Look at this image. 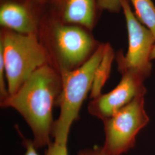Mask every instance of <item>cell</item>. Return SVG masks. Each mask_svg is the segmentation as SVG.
<instances>
[{
    "mask_svg": "<svg viewBox=\"0 0 155 155\" xmlns=\"http://www.w3.org/2000/svg\"><path fill=\"white\" fill-rule=\"evenodd\" d=\"M98 7L110 12H118L122 9L121 0H97Z\"/></svg>",
    "mask_w": 155,
    "mask_h": 155,
    "instance_id": "obj_13",
    "label": "cell"
},
{
    "mask_svg": "<svg viewBox=\"0 0 155 155\" xmlns=\"http://www.w3.org/2000/svg\"><path fill=\"white\" fill-rule=\"evenodd\" d=\"M62 89L61 75L50 64L39 68L14 94L0 102L2 108L20 113L33 134L36 149L51 143L53 109Z\"/></svg>",
    "mask_w": 155,
    "mask_h": 155,
    "instance_id": "obj_1",
    "label": "cell"
},
{
    "mask_svg": "<svg viewBox=\"0 0 155 155\" xmlns=\"http://www.w3.org/2000/svg\"><path fill=\"white\" fill-rule=\"evenodd\" d=\"M40 41L49 56L50 65L61 75L74 71L87 61L100 43L81 26L55 20Z\"/></svg>",
    "mask_w": 155,
    "mask_h": 155,
    "instance_id": "obj_3",
    "label": "cell"
},
{
    "mask_svg": "<svg viewBox=\"0 0 155 155\" xmlns=\"http://www.w3.org/2000/svg\"><path fill=\"white\" fill-rule=\"evenodd\" d=\"M78 155H110L107 153L102 147H95L92 149L81 150Z\"/></svg>",
    "mask_w": 155,
    "mask_h": 155,
    "instance_id": "obj_15",
    "label": "cell"
},
{
    "mask_svg": "<svg viewBox=\"0 0 155 155\" xmlns=\"http://www.w3.org/2000/svg\"><path fill=\"white\" fill-rule=\"evenodd\" d=\"M0 54L5 63L9 95L16 93L39 68L50 64L47 52L37 34H21L4 28Z\"/></svg>",
    "mask_w": 155,
    "mask_h": 155,
    "instance_id": "obj_4",
    "label": "cell"
},
{
    "mask_svg": "<svg viewBox=\"0 0 155 155\" xmlns=\"http://www.w3.org/2000/svg\"><path fill=\"white\" fill-rule=\"evenodd\" d=\"M150 59H151V61L153 60V59H155V45H154V47H153V50H152V52H151Z\"/></svg>",
    "mask_w": 155,
    "mask_h": 155,
    "instance_id": "obj_16",
    "label": "cell"
},
{
    "mask_svg": "<svg viewBox=\"0 0 155 155\" xmlns=\"http://www.w3.org/2000/svg\"><path fill=\"white\" fill-rule=\"evenodd\" d=\"M120 82L111 91L102 94L90 102L89 113L102 121L110 117L140 94H146L145 79L129 71L120 72Z\"/></svg>",
    "mask_w": 155,
    "mask_h": 155,
    "instance_id": "obj_7",
    "label": "cell"
},
{
    "mask_svg": "<svg viewBox=\"0 0 155 155\" xmlns=\"http://www.w3.org/2000/svg\"><path fill=\"white\" fill-rule=\"evenodd\" d=\"M121 6L127 22L129 45L125 55L122 51L117 54L118 69L120 72H133L146 79L152 72L150 55L155 37L135 17L128 0H121Z\"/></svg>",
    "mask_w": 155,
    "mask_h": 155,
    "instance_id": "obj_6",
    "label": "cell"
},
{
    "mask_svg": "<svg viewBox=\"0 0 155 155\" xmlns=\"http://www.w3.org/2000/svg\"><path fill=\"white\" fill-rule=\"evenodd\" d=\"M0 24L17 33L36 34L37 25L32 15L25 6L15 2H6L1 5Z\"/></svg>",
    "mask_w": 155,
    "mask_h": 155,
    "instance_id": "obj_9",
    "label": "cell"
},
{
    "mask_svg": "<svg viewBox=\"0 0 155 155\" xmlns=\"http://www.w3.org/2000/svg\"><path fill=\"white\" fill-rule=\"evenodd\" d=\"M105 45L100 43L82 66L61 75L62 89L56 105L60 108V114L52 129L54 141L68 143L71 127L78 119L83 103L90 93L95 72L104 55Z\"/></svg>",
    "mask_w": 155,
    "mask_h": 155,
    "instance_id": "obj_2",
    "label": "cell"
},
{
    "mask_svg": "<svg viewBox=\"0 0 155 155\" xmlns=\"http://www.w3.org/2000/svg\"><path fill=\"white\" fill-rule=\"evenodd\" d=\"M145 95L140 94L114 115L104 120V150L110 155H121L135 146L139 132L150 122Z\"/></svg>",
    "mask_w": 155,
    "mask_h": 155,
    "instance_id": "obj_5",
    "label": "cell"
},
{
    "mask_svg": "<svg viewBox=\"0 0 155 155\" xmlns=\"http://www.w3.org/2000/svg\"><path fill=\"white\" fill-rule=\"evenodd\" d=\"M33 1L37 2H43L45 0H33Z\"/></svg>",
    "mask_w": 155,
    "mask_h": 155,
    "instance_id": "obj_17",
    "label": "cell"
},
{
    "mask_svg": "<svg viewBox=\"0 0 155 155\" xmlns=\"http://www.w3.org/2000/svg\"><path fill=\"white\" fill-rule=\"evenodd\" d=\"M54 5L58 21L89 29L94 27L97 0H54Z\"/></svg>",
    "mask_w": 155,
    "mask_h": 155,
    "instance_id": "obj_8",
    "label": "cell"
},
{
    "mask_svg": "<svg viewBox=\"0 0 155 155\" xmlns=\"http://www.w3.org/2000/svg\"><path fill=\"white\" fill-rule=\"evenodd\" d=\"M45 152V155H68L67 143L51 141Z\"/></svg>",
    "mask_w": 155,
    "mask_h": 155,
    "instance_id": "obj_12",
    "label": "cell"
},
{
    "mask_svg": "<svg viewBox=\"0 0 155 155\" xmlns=\"http://www.w3.org/2000/svg\"><path fill=\"white\" fill-rule=\"evenodd\" d=\"M136 15L140 22L144 24L155 38V6L152 0H130Z\"/></svg>",
    "mask_w": 155,
    "mask_h": 155,
    "instance_id": "obj_11",
    "label": "cell"
},
{
    "mask_svg": "<svg viewBox=\"0 0 155 155\" xmlns=\"http://www.w3.org/2000/svg\"><path fill=\"white\" fill-rule=\"evenodd\" d=\"M114 57L115 54L113 48L109 43H106L104 55L95 72L93 85L90 93V97L91 100L102 94V90L109 77Z\"/></svg>",
    "mask_w": 155,
    "mask_h": 155,
    "instance_id": "obj_10",
    "label": "cell"
},
{
    "mask_svg": "<svg viewBox=\"0 0 155 155\" xmlns=\"http://www.w3.org/2000/svg\"><path fill=\"white\" fill-rule=\"evenodd\" d=\"M16 129L22 139V144L25 148V155H39L36 150L37 149L33 144V141L32 140L25 138L17 126L16 127Z\"/></svg>",
    "mask_w": 155,
    "mask_h": 155,
    "instance_id": "obj_14",
    "label": "cell"
}]
</instances>
